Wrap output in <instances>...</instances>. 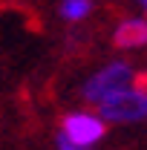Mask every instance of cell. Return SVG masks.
<instances>
[{"mask_svg":"<svg viewBox=\"0 0 147 150\" xmlns=\"http://www.w3.org/2000/svg\"><path fill=\"white\" fill-rule=\"evenodd\" d=\"M133 75H136V69H133L130 64H124V61H115L110 67H104L101 72H95L90 81H87V87H84V101L98 107L104 98L130 90V87H133Z\"/></svg>","mask_w":147,"mask_h":150,"instance_id":"6da1fadb","label":"cell"},{"mask_svg":"<svg viewBox=\"0 0 147 150\" xmlns=\"http://www.w3.org/2000/svg\"><path fill=\"white\" fill-rule=\"evenodd\" d=\"M98 112L107 121H139V118H147V95L130 87L124 93H115L110 98H104L98 104Z\"/></svg>","mask_w":147,"mask_h":150,"instance_id":"7a4b0ae2","label":"cell"},{"mask_svg":"<svg viewBox=\"0 0 147 150\" xmlns=\"http://www.w3.org/2000/svg\"><path fill=\"white\" fill-rule=\"evenodd\" d=\"M107 133V124L101 118H95L90 112H69L61 118V136H66L78 147H92L95 142H101Z\"/></svg>","mask_w":147,"mask_h":150,"instance_id":"3957f363","label":"cell"},{"mask_svg":"<svg viewBox=\"0 0 147 150\" xmlns=\"http://www.w3.org/2000/svg\"><path fill=\"white\" fill-rule=\"evenodd\" d=\"M112 43L118 49H136L147 43V20L141 18H127L118 23V29L112 32Z\"/></svg>","mask_w":147,"mask_h":150,"instance_id":"277c9868","label":"cell"},{"mask_svg":"<svg viewBox=\"0 0 147 150\" xmlns=\"http://www.w3.org/2000/svg\"><path fill=\"white\" fill-rule=\"evenodd\" d=\"M92 0H61V18L69 20V23H78L90 15Z\"/></svg>","mask_w":147,"mask_h":150,"instance_id":"5b68a950","label":"cell"},{"mask_svg":"<svg viewBox=\"0 0 147 150\" xmlns=\"http://www.w3.org/2000/svg\"><path fill=\"white\" fill-rule=\"evenodd\" d=\"M58 150H84V147H78V144H72L66 136H58Z\"/></svg>","mask_w":147,"mask_h":150,"instance_id":"8992f818","label":"cell"},{"mask_svg":"<svg viewBox=\"0 0 147 150\" xmlns=\"http://www.w3.org/2000/svg\"><path fill=\"white\" fill-rule=\"evenodd\" d=\"M141 6H144V12H147V0H141Z\"/></svg>","mask_w":147,"mask_h":150,"instance_id":"52a82bcc","label":"cell"}]
</instances>
